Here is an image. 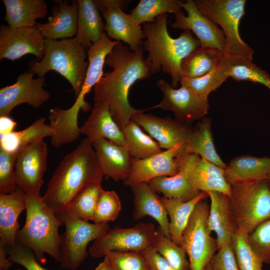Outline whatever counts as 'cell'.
Masks as SVG:
<instances>
[{"mask_svg": "<svg viewBox=\"0 0 270 270\" xmlns=\"http://www.w3.org/2000/svg\"><path fill=\"white\" fill-rule=\"evenodd\" d=\"M48 147L44 140H37L18 154L15 172L18 186L25 192L40 194L46 168Z\"/></svg>", "mask_w": 270, "mask_h": 270, "instance_id": "2e32d148", "label": "cell"}, {"mask_svg": "<svg viewBox=\"0 0 270 270\" xmlns=\"http://www.w3.org/2000/svg\"><path fill=\"white\" fill-rule=\"evenodd\" d=\"M224 56V54H223ZM229 78L264 85L270 91V75L246 58L224 56Z\"/></svg>", "mask_w": 270, "mask_h": 270, "instance_id": "74e56055", "label": "cell"}, {"mask_svg": "<svg viewBox=\"0 0 270 270\" xmlns=\"http://www.w3.org/2000/svg\"><path fill=\"white\" fill-rule=\"evenodd\" d=\"M44 38L36 27H0V60L14 61L31 54L39 60L45 52Z\"/></svg>", "mask_w": 270, "mask_h": 270, "instance_id": "ac0fdd59", "label": "cell"}, {"mask_svg": "<svg viewBox=\"0 0 270 270\" xmlns=\"http://www.w3.org/2000/svg\"><path fill=\"white\" fill-rule=\"evenodd\" d=\"M144 110L134 114L131 120L142 126L156 140L161 148L166 150L178 145L184 146L191 136L194 128L190 124L170 117H161L144 113Z\"/></svg>", "mask_w": 270, "mask_h": 270, "instance_id": "e0dca14e", "label": "cell"}, {"mask_svg": "<svg viewBox=\"0 0 270 270\" xmlns=\"http://www.w3.org/2000/svg\"><path fill=\"white\" fill-rule=\"evenodd\" d=\"M210 198L208 228L210 234L216 235L218 248L225 244H232L237 230L230 207V197L222 192H206Z\"/></svg>", "mask_w": 270, "mask_h": 270, "instance_id": "44dd1931", "label": "cell"}, {"mask_svg": "<svg viewBox=\"0 0 270 270\" xmlns=\"http://www.w3.org/2000/svg\"><path fill=\"white\" fill-rule=\"evenodd\" d=\"M156 230L154 224L142 222L130 228L116 226L96 240L88 252L100 258L110 251L142 252L152 248Z\"/></svg>", "mask_w": 270, "mask_h": 270, "instance_id": "30bf717a", "label": "cell"}, {"mask_svg": "<svg viewBox=\"0 0 270 270\" xmlns=\"http://www.w3.org/2000/svg\"><path fill=\"white\" fill-rule=\"evenodd\" d=\"M25 193L26 222L17 234L16 242L32 250L41 264L46 262L44 254L58 262L61 240L58 228L63 224L40 194Z\"/></svg>", "mask_w": 270, "mask_h": 270, "instance_id": "277c9868", "label": "cell"}, {"mask_svg": "<svg viewBox=\"0 0 270 270\" xmlns=\"http://www.w3.org/2000/svg\"><path fill=\"white\" fill-rule=\"evenodd\" d=\"M148 184L156 193L162 194L164 197L184 202L192 200L201 192L192 186L181 170L174 176L157 177L151 180Z\"/></svg>", "mask_w": 270, "mask_h": 270, "instance_id": "d6a6232c", "label": "cell"}, {"mask_svg": "<svg viewBox=\"0 0 270 270\" xmlns=\"http://www.w3.org/2000/svg\"><path fill=\"white\" fill-rule=\"evenodd\" d=\"M223 54L216 49L198 47L182 60L180 78H196L206 74Z\"/></svg>", "mask_w": 270, "mask_h": 270, "instance_id": "d590c367", "label": "cell"}, {"mask_svg": "<svg viewBox=\"0 0 270 270\" xmlns=\"http://www.w3.org/2000/svg\"><path fill=\"white\" fill-rule=\"evenodd\" d=\"M176 158L179 170L185 173L195 189L218 192L230 197L232 186L225 178L224 168L196 154H180Z\"/></svg>", "mask_w": 270, "mask_h": 270, "instance_id": "9a60e30c", "label": "cell"}, {"mask_svg": "<svg viewBox=\"0 0 270 270\" xmlns=\"http://www.w3.org/2000/svg\"><path fill=\"white\" fill-rule=\"evenodd\" d=\"M168 14L158 16L152 22L143 24L146 40L144 50L148 52L146 58L150 66L151 73L162 71L172 78V86L176 88L180 80L182 61L200 46L198 40L190 30H184L174 38L168 28Z\"/></svg>", "mask_w": 270, "mask_h": 270, "instance_id": "3957f363", "label": "cell"}, {"mask_svg": "<svg viewBox=\"0 0 270 270\" xmlns=\"http://www.w3.org/2000/svg\"><path fill=\"white\" fill-rule=\"evenodd\" d=\"M53 130L41 117L26 128L0 134V150L10 154H18L27 146L44 138L52 136Z\"/></svg>", "mask_w": 270, "mask_h": 270, "instance_id": "1f68e13d", "label": "cell"}, {"mask_svg": "<svg viewBox=\"0 0 270 270\" xmlns=\"http://www.w3.org/2000/svg\"><path fill=\"white\" fill-rule=\"evenodd\" d=\"M4 20L13 28L35 27L36 20L44 18L48 6L44 0H3Z\"/></svg>", "mask_w": 270, "mask_h": 270, "instance_id": "f1b7e54d", "label": "cell"}, {"mask_svg": "<svg viewBox=\"0 0 270 270\" xmlns=\"http://www.w3.org/2000/svg\"><path fill=\"white\" fill-rule=\"evenodd\" d=\"M78 26L76 37L88 50L104 32V24L92 0H78Z\"/></svg>", "mask_w": 270, "mask_h": 270, "instance_id": "f546056e", "label": "cell"}, {"mask_svg": "<svg viewBox=\"0 0 270 270\" xmlns=\"http://www.w3.org/2000/svg\"><path fill=\"white\" fill-rule=\"evenodd\" d=\"M266 180V183L268 184V188L270 189V174L268 176V178Z\"/></svg>", "mask_w": 270, "mask_h": 270, "instance_id": "db71d44e", "label": "cell"}, {"mask_svg": "<svg viewBox=\"0 0 270 270\" xmlns=\"http://www.w3.org/2000/svg\"><path fill=\"white\" fill-rule=\"evenodd\" d=\"M228 78L222 54L206 74L196 78L182 77L180 84L198 96L208 99L210 93L220 88Z\"/></svg>", "mask_w": 270, "mask_h": 270, "instance_id": "e575fe53", "label": "cell"}, {"mask_svg": "<svg viewBox=\"0 0 270 270\" xmlns=\"http://www.w3.org/2000/svg\"><path fill=\"white\" fill-rule=\"evenodd\" d=\"M209 210L206 201H200L182 234V247L188 256L190 270H204L218 249L216 239L208 230Z\"/></svg>", "mask_w": 270, "mask_h": 270, "instance_id": "9c48e42d", "label": "cell"}, {"mask_svg": "<svg viewBox=\"0 0 270 270\" xmlns=\"http://www.w3.org/2000/svg\"><path fill=\"white\" fill-rule=\"evenodd\" d=\"M93 270H112L110 259L106 256H104L103 261Z\"/></svg>", "mask_w": 270, "mask_h": 270, "instance_id": "816d5d0a", "label": "cell"}, {"mask_svg": "<svg viewBox=\"0 0 270 270\" xmlns=\"http://www.w3.org/2000/svg\"><path fill=\"white\" fill-rule=\"evenodd\" d=\"M104 19V31L109 38L123 42L133 50L140 48L146 36L140 25L124 10L130 2L128 0H94Z\"/></svg>", "mask_w": 270, "mask_h": 270, "instance_id": "8fae6325", "label": "cell"}, {"mask_svg": "<svg viewBox=\"0 0 270 270\" xmlns=\"http://www.w3.org/2000/svg\"><path fill=\"white\" fill-rule=\"evenodd\" d=\"M121 202L114 190L102 192L96 204L93 221L94 224H103L114 221L121 210Z\"/></svg>", "mask_w": 270, "mask_h": 270, "instance_id": "b9f144b4", "label": "cell"}, {"mask_svg": "<svg viewBox=\"0 0 270 270\" xmlns=\"http://www.w3.org/2000/svg\"><path fill=\"white\" fill-rule=\"evenodd\" d=\"M140 252L152 270H176L152 248Z\"/></svg>", "mask_w": 270, "mask_h": 270, "instance_id": "c3c4849f", "label": "cell"}, {"mask_svg": "<svg viewBox=\"0 0 270 270\" xmlns=\"http://www.w3.org/2000/svg\"><path fill=\"white\" fill-rule=\"evenodd\" d=\"M250 245L263 263L270 264V220L248 234Z\"/></svg>", "mask_w": 270, "mask_h": 270, "instance_id": "f6af8a7d", "label": "cell"}, {"mask_svg": "<svg viewBox=\"0 0 270 270\" xmlns=\"http://www.w3.org/2000/svg\"><path fill=\"white\" fill-rule=\"evenodd\" d=\"M180 0H140L130 14L139 25L154 22L156 18L168 13L174 14L182 10Z\"/></svg>", "mask_w": 270, "mask_h": 270, "instance_id": "f35d334b", "label": "cell"}, {"mask_svg": "<svg viewBox=\"0 0 270 270\" xmlns=\"http://www.w3.org/2000/svg\"><path fill=\"white\" fill-rule=\"evenodd\" d=\"M208 196L206 192H201L192 200L184 202L176 198H162L168 216L170 217V238L182 246L183 232L196 205Z\"/></svg>", "mask_w": 270, "mask_h": 270, "instance_id": "4dcf8cb0", "label": "cell"}, {"mask_svg": "<svg viewBox=\"0 0 270 270\" xmlns=\"http://www.w3.org/2000/svg\"><path fill=\"white\" fill-rule=\"evenodd\" d=\"M239 270H263V262L252 248L248 234L236 230L232 240Z\"/></svg>", "mask_w": 270, "mask_h": 270, "instance_id": "60d3db41", "label": "cell"}, {"mask_svg": "<svg viewBox=\"0 0 270 270\" xmlns=\"http://www.w3.org/2000/svg\"><path fill=\"white\" fill-rule=\"evenodd\" d=\"M182 145L138 160L132 157V169L128 178L124 182L126 186L148 182L151 180L162 176H171L179 172V165L176 156Z\"/></svg>", "mask_w": 270, "mask_h": 270, "instance_id": "d6986e66", "label": "cell"}, {"mask_svg": "<svg viewBox=\"0 0 270 270\" xmlns=\"http://www.w3.org/2000/svg\"><path fill=\"white\" fill-rule=\"evenodd\" d=\"M9 260L19 264L26 270H48L42 266L32 250L17 243L14 247L8 248Z\"/></svg>", "mask_w": 270, "mask_h": 270, "instance_id": "bcb514c9", "label": "cell"}, {"mask_svg": "<svg viewBox=\"0 0 270 270\" xmlns=\"http://www.w3.org/2000/svg\"><path fill=\"white\" fill-rule=\"evenodd\" d=\"M180 154H196L221 168L224 169L226 166L215 148L210 118L204 117L201 119L176 156Z\"/></svg>", "mask_w": 270, "mask_h": 270, "instance_id": "83f0119b", "label": "cell"}, {"mask_svg": "<svg viewBox=\"0 0 270 270\" xmlns=\"http://www.w3.org/2000/svg\"><path fill=\"white\" fill-rule=\"evenodd\" d=\"M230 207L238 230L252 233L270 220V189L266 180L231 186Z\"/></svg>", "mask_w": 270, "mask_h": 270, "instance_id": "52a82bcc", "label": "cell"}, {"mask_svg": "<svg viewBox=\"0 0 270 270\" xmlns=\"http://www.w3.org/2000/svg\"><path fill=\"white\" fill-rule=\"evenodd\" d=\"M104 176L115 181L126 180L131 172L132 158L126 147L101 138L92 143Z\"/></svg>", "mask_w": 270, "mask_h": 270, "instance_id": "ffe728a7", "label": "cell"}, {"mask_svg": "<svg viewBox=\"0 0 270 270\" xmlns=\"http://www.w3.org/2000/svg\"><path fill=\"white\" fill-rule=\"evenodd\" d=\"M26 208V193L20 186L12 193L0 194V241L8 247L17 244L20 228L18 218Z\"/></svg>", "mask_w": 270, "mask_h": 270, "instance_id": "484cf974", "label": "cell"}, {"mask_svg": "<svg viewBox=\"0 0 270 270\" xmlns=\"http://www.w3.org/2000/svg\"><path fill=\"white\" fill-rule=\"evenodd\" d=\"M16 122L10 116H0V134L10 133L14 131Z\"/></svg>", "mask_w": 270, "mask_h": 270, "instance_id": "681fc988", "label": "cell"}, {"mask_svg": "<svg viewBox=\"0 0 270 270\" xmlns=\"http://www.w3.org/2000/svg\"><path fill=\"white\" fill-rule=\"evenodd\" d=\"M180 6L187 15L182 10L175 14L171 26L192 32L198 40L200 47L216 49L224 54L226 40L222 28L200 10L195 0L181 1Z\"/></svg>", "mask_w": 270, "mask_h": 270, "instance_id": "4fadbf2b", "label": "cell"}, {"mask_svg": "<svg viewBox=\"0 0 270 270\" xmlns=\"http://www.w3.org/2000/svg\"><path fill=\"white\" fill-rule=\"evenodd\" d=\"M112 270H152L140 252L110 251L106 253Z\"/></svg>", "mask_w": 270, "mask_h": 270, "instance_id": "7bdbcfd3", "label": "cell"}, {"mask_svg": "<svg viewBox=\"0 0 270 270\" xmlns=\"http://www.w3.org/2000/svg\"><path fill=\"white\" fill-rule=\"evenodd\" d=\"M198 8L215 24L219 25L226 40V56L246 58L252 60L254 50L242 38L240 24L246 14V0H196Z\"/></svg>", "mask_w": 270, "mask_h": 270, "instance_id": "8992f818", "label": "cell"}, {"mask_svg": "<svg viewBox=\"0 0 270 270\" xmlns=\"http://www.w3.org/2000/svg\"><path fill=\"white\" fill-rule=\"evenodd\" d=\"M8 248L7 245L0 241V270H8L13 264L8 258Z\"/></svg>", "mask_w": 270, "mask_h": 270, "instance_id": "f907efd6", "label": "cell"}, {"mask_svg": "<svg viewBox=\"0 0 270 270\" xmlns=\"http://www.w3.org/2000/svg\"><path fill=\"white\" fill-rule=\"evenodd\" d=\"M28 71L20 74L12 84L0 89V116H10L18 105L28 104L38 108L50 98V93L44 88V77L34 78Z\"/></svg>", "mask_w": 270, "mask_h": 270, "instance_id": "5bb4252c", "label": "cell"}, {"mask_svg": "<svg viewBox=\"0 0 270 270\" xmlns=\"http://www.w3.org/2000/svg\"><path fill=\"white\" fill-rule=\"evenodd\" d=\"M45 52L42 60L34 62L29 72L44 78L56 71L71 84L76 96L83 84L88 66L87 50L75 36L61 40H44Z\"/></svg>", "mask_w": 270, "mask_h": 270, "instance_id": "5b68a950", "label": "cell"}, {"mask_svg": "<svg viewBox=\"0 0 270 270\" xmlns=\"http://www.w3.org/2000/svg\"><path fill=\"white\" fill-rule=\"evenodd\" d=\"M204 270H214V269L212 268L211 264H210V262H208Z\"/></svg>", "mask_w": 270, "mask_h": 270, "instance_id": "f5cc1de1", "label": "cell"}, {"mask_svg": "<svg viewBox=\"0 0 270 270\" xmlns=\"http://www.w3.org/2000/svg\"><path fill=\"white\" fill-rule=\"evenodd\" d=\"M210 263L214 270H239L231 244H225L220 247Z\"/></svg>", "mask_w": 270, "mask_h": 270, "instance_id": "7dc6e473", "label": "cell"}, {"mask_svg": "<svg viewBox=\"0 0 270 270\" xmlns=\"http://www.w3.org/2000/svg\"><path fill=\"white\" fill-rule=\"evenodd\" d=\"M104 176L92 142L86 138L62 159L50 179L42 198L55 213L66 210L84 186Z\"/></svg>", "mask_w": 270, "mask_h": 270, "instance_id": "7a4b0ae2", "label": "cell"}, {"mask_svg": "<svg viewBox=\"0 0 270 270\" xmlns=\"http://www.w3.org/2000/svg\"><path fill=\"white\" fill-rule=\"evenodd\" d=\"M65 226L61 235L60 266L64 269H78L88 256V243L96 240L110 230L108 224H98L70 215L66 210L56 214Z\"/></svg>", "mask_w": 270, "mask_h": 270, "instance_id": "ba28073f", "label": "cell"}, {"mask_svg": "<svg viewBox=\"0 0 270 270\" xmlns=\"http://www.w3.org/2000/svg\"><path fill=\"white\" fill-rule=\"evenodd\" d=\"M102 180L90 182L78 191L66 210L70 215L86 221H93L96 204L104 190Z\"/></svg>", "mask_w": 270, "mask_h": 270, "instance_id": "836d02e7", "label": "cell"}, {"mask_svg": "<svg viewBox=\"0 0 270 270\" xmlns=\"http://www.w3.org/2000/svg\"><path fill=\"white\" fill-rule=\"evenodd\" d=\"M152 248L176 270H190L184 249L166 236L159 226L156 230Z\"/></svg>", "mask_w": 270, "mask_h": 270, "instance_id": "ab89813d", "label": "cell"}, {"mask_svg": "<svg viewBox=\"0 0 270 270\" xmlns=\"http://www.w3.org/2000/svg\"><path fill=\"white\" fill-rule=\"evenodd\" d=\"M156 86L163 97L158 104L147 110L157 108L171 111L176 119L190 124L208 113V100L198 96L188 88L184 86L176 88L162 78L157 81Z\"/></svg>", "mask_w": 270, "mask_h": 270, "instance_id": "7c38bea8", "label": "cell"}, {"mask_svg": "<svg viewBox=\"0 0 270 270\" xmlns=\"http://www.w3.org/2000/svg\"><path fill=\"white\" fill-rule=\"evenodd\" d=\"M224 174L231 186L266 180L270 174V158L248 154L236 157L226 165Z\"/></svg>", "mask_w": 270, "mask_h": 270, "instance_id": "cb8c5ba5", "label": "cell"}, {"mask_svg": "<svg viewBox=\"0 0 270 270\" xmlns=\"http://www.w3.org/2000/svg\"><path fill=\"white\" fill-rule=\"evenodd\" d=\"M105 64L112 70L104 74L93 88L94 102L107 105L116 123L122 131L132 116L140 112L131 106L129 91L138 80L151 76L150 66L144 48L133 51L120 42L110 53Z\"/></svg>", "mask_w": 270, "mask_h": 270, "instance_id": "6da1fadb", "label": "cell"}, {"mask_svg": "<svg viewBox=\"0 0 270 270\" xmlns=\"http://www.w3.org/2000/svg\"><path fill=\"white\" fill-rule=\"evenodd\" d=\"M126 148L134 158L142 160L162 152L158 143L130 120L122 130Z\"/></svg>", "mask_w": 270, "mask_h": 270, "instance_id": "8d00e7d4", "label": "cell"}, {"mask_svg": "<svg viewBox=\"0 0 270 270\" xmlns=\"http://www.w3.org/2000/svg\"><path fill=\"white\" fill-rule=\"evenodd\" d=\"M129 186L134 194V219L140 220L146 216L152 217L159 224L162 233L170 238V220L162 198L152 188L148 182L132 184Z\"/></svg>", "mask_w": 270, "mask_h": 270, "instance_id": "7402d4cb", "label": "cell"}, {"mask_svg": "<svg viewBox=\"0 0 270 270\" xmlns=\"http://www.w3.org/2000/svg\"><path fill=\"white\" fill-rule=\"evenodd\" d=\"M54 7L48 22H37L35 27L44 39L57 40L71 38L76 35L78 26V1L71 4L66 0H58Z\"/></svg>", "mask_w": 270, "mask_h": 270, "instance_id": "d4e9b609", "label": "cell"}, {"mask_svg": "<svg viewBox=\"0 0 270 270\" xmlns=\"http://www.w3.org/2000/svg\"><path fill=\"white\" fill-rule=\"evenodd\" d=\"M18 154L0 150V194L12 193L18 186L15 172Z\"/></svg>", "mask_w": 270, "mask_h": 270, "instance_id": "ee69618b", "label": "cell"}, {"mask_svg": "<svg viewBox=\"0 0 270 270\" xmlns=\"http://www.w3.org/2000/svg\"><path fill=\"white\" fill-rule=\"evenodd\" d=\"M120 42L112 40L104 32L101 38L87 50L88 66L81 90L76 100L85 104L86 96L100 82L103 76L104 66L108 55Z\"/></svg>", "mask_w": 270, "mask_h": 270, "instance_id": "4316f807", "label": "cell"}, {"mask_svg": "<svg viewBox=\"0 0 270 270\" xmlns=\"http://www.w3.org/2000/svg\"><path fill=\"white\" fill-rule=\"evenodd\" d=\"M80 134L92 143L105 138L126 147L123 132L114 120L108 106L94 102L90 113L80 127Z\"/></svg>", "mask_w": 270, "mask_h": 270, "instance_id": "603a6c76", "label": "cell"}]
</instances>
